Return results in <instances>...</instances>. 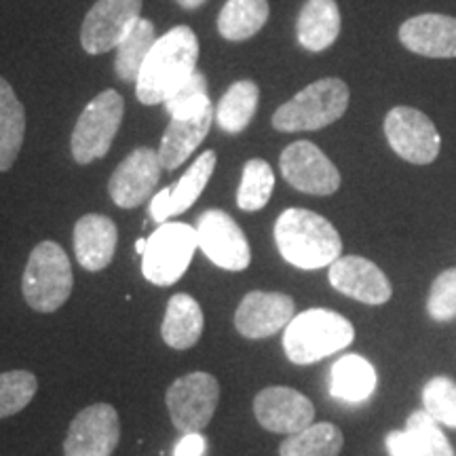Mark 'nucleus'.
I'll use <instances>...</instances> for the list:
<instances>
[{"instance_id": "obj_7", "label": "nucleus", "mask_w": 456, "mask_h": 456, "mask_svg": "<svg viewBox=\"0 0 456 456\" xmlns=\"http://www.w3.org/2000/svg\"><path fill=\"white\" fill-rule=\"evenodd\" d=\"M125 100L118 91L106 89L89 102L74 125L70 148L78 165H89L108 155L123 123Z\"/></svg>"}, {"instance_id": "obj_31", "label": "nucleus", "mask_w": 456, "mask_h": 456, "mask_svg": "<svg viewBox=\"0 0 456 456\" xmlns=\"http://www.w3.org/2000/svg\"><path fill=\"white\" fill-rule=\"evenodd\" d=\"M163 104L165 110L171 114V118H192L197 114H203L208 108H212L205 74L199 70L192 72L184 83L171 91Z\"/></svg>"}, {"instance_id": "obj_8", "label": "nucleus", "mask_w": 456, "mask_h": 456, "mask_svg": "<svg viewBox=\"0 0 456 456\" xmlns=\"http://www.w3.org/2000/svg\"><path fill=\"white\" fill-rule=\"evenodd\" d=\"M220 399V385L212 374L191 372L169 385L167 410L171 423L182 436L199 433L212 423Z\"/></svg>"}, {"instance_id": "obj_18", "label": "nucleus", "mask_w": 456, "mask_h": 456, "mask_svg": "<svg viewBox=\"0 0 456 456\" xmlns=\"http://www.w3.org/2000/svg\"><path fill=\"white\" fill-rule=\"evenodd\" d=\"M399 41L416 55L452 60L456 57V17L440 13L410 17L399 28Z\"/></svg>"}, {"instance_id": "obj_15", "label": "nucleus", "mask_w": 456, "mask_h": 456, "mask_svg": "<svg viewBox=\"0 0 456 456\" xmlns=\"http://www.w3.org/2000/svg\"><path fill=\"white\" fill-rule=\"evenodd\" d=\"M254 414L266 431L294 436L313 425L315 406L292 387H266L254 399Z\"/></svg>"}, {"instance_id": "obj_26", "label": "nucleus", "mask_w": 456, "mask_h": 456, "mask_svg": "<svg viewBox=\"0 0 456 456\" xmlns=\"http://www.w3.org/2000/svg\"><path fill=\"white\" fill-rule=\"evenodd\" d=\"M269 21V0H226L218 15V32L232 43L248 41Z\"/></svg>"}, {"instance_id": "obj_34", "label": "nucleus", "mask_w": 456, "mask_h": 456, "mask_svg": "<svg viewBox=\"0 0 456 456\" xmlns=\"http://www.w3.org/2000/svg\"><path fill=\"white\" fill-rule=\"evenodd\" d=\"M406 431L414 437L425 456H454V450L444 431L437 427V420H433L425 410H416L410 414Z\"/></svg>"}, {"instance_id": "obj_33", "label": "nucleus", "mask_w": 456, "mask_h": 456, "mask_svg": "<svg viewBox=\"0 0 456 456\" xmlns=\"http://www.w3.org/2000/svg\"><path fill=\"white\" fill-rule=\"evenodd\" d=\"M425 412L437 423L456 429V383L448 376H436L423 389Z\"/></svg>"}, {"instance_id": "obj_36", "label": "nucleus", "mask_w": 456, "mask_h": 456, "mask_svg": "<svg viewBox=\"0 0 456 456\" xmlns=\"http://www.w3.org/2000/svg\"><path fill=\"white\" fill-rule=\"evenodd\" d=\"M385 444L391 456H425L408 431H391Z\"/></svg>"}, {"instance_id": "obj_13", "label": "nucleus", "mask_w": 456, "mask_h": 456, "mask_svg": "<svg viewBox=\"0 0 456 456\" xmlns=\"http://www.w3.org/2000/svg\"><path fill=\"white\" fill-rule=\"evenodd\" d=\"M121 440V423L110 403H94L72 419L64 456H112Z\"/></svg>"}, {"instance_id": "obj_5", "label": "nucleus", "mask_w": 456, "mask_h": 456, "mask_svg": "<svg viewBox=\"0 0 456 456\" xmlns=\"http://www.w3.org/2000/svg\"><path fill=\"white\" fill-rule=\"evenodd\" d=\"M74 275L68 254L55 241H43L32 249L21 277V294L37 313H53L72 294Z\"/></svg>"}, {"instance_id": "obj_6", "label": "nucleus", "mask_w": 456, "mask_h": 456, "mask_svg": "<svg viewBox=\"0 0 456 456\" xmlns=\"http://www.w3.org/2000/svg\"><path fill=\"white\" fill-rule=\"evenodd\" d=\"M195 226L184 222H163L148 237L142 254V275L155 285H174L184 277L197 252Z\"/></svg>"}, {"instance_id": "obj_30", "label": "nucleus", "mask_w": 456, "mask_h": 456, "mask_svg": "<svg viewBox=\"0 0 456 456\" xmlns=\"http://www.w3.org/2000/svg\"><path fill=\"white\" fill-rule=\"evenodd\" d=\"M275 174L271 165L262 159H252L243 165L241 184L237 191V205L243 212H260L273 195Z\"/></svg>"}, {"instance_id": "obj_28", "label": "nucleus", "mask_w": 456, "mask_h": 456, "mask_svg": "<svg viewBox=\"0 0 456 456\" xmlns=\"http://www.w3.org/2000/svg\"><path fill=\"white\" fill-rule=\"evenodd\" d=\"M157 43V30L151 20L140 17L134 28L125 34L114 57V72L123 83H138V77L144 66L148 53Z\"/></svg>"}, {"instance_id": "obj_35", "label": "nucleus", "mask_w": 456, "mask_h": 456, "mask_svg": "<svg viewBox=\"0 0 456 456\" xmlns=\"http://www.w3.org/2000/svg\"><path fill=\"white\" fill-rule=\"evenodd\" d=\"M427 311L436 322H448L456 317V269H446L431 283Z\"/></svg>"}, {"instance_id": "obj_29", "label": "nucleus", "mask_w": 456, "mask_h": 456, "mask_svg": "<svg viewBox=\"0 0 456 456\" xmlns=\"http://www.w3.org/2000/svg\"><path fill=\"white\" fill-rule=\"evenodd\" d=\"M345 437L342 431L332 423H313L279 446V456H338Z\"/></svg>"}, {"instance_id": "obj_9", "label": "nucleus", "mask_w": 456, "mask_h": 456, "mask_svg": "<svg viewBox=\"0 0 456 456\" xmlns=\"http://www.w3.org/2000/svg\"><path fill=\"white\" fill-rule=\"evenodd\" d=\"M199 249L224 271H245L252 262L248 237L232 216L222 209H208L197 218Z\"/></svg>"}, {"instance_id": "obj_11", "label": "nucleus", "mask_w": 456, "mask_h": 456, "mask_svg": "<svg viewBox=\"0 0 456 456\" xmlns=\"http://www.w3.org/2000/svg\"><path fill=\"white\" fill-rule=\"evenodd\" d=\"M279 167L285 182L306 195L330 197L340 188L336 165L309 140H298L285 148L279 157Z\"/></svg>"}, {"instance_id": "obj_10", "label": "nucleus", "mask_w": 456, "mask_h": 456, "mask_svg": "<svg viewBox=\"0 0 456 456\" xmlns=\"http://www.w3.org/2000/svg\"><path fill=\"white\" fill-rule=\"evenodd\" d=\"M385 135L397 157L414 165H429L440 155L442 138L425 112L395 106L385 117Z\"/></svg>"}, {"instance_id": "obj_24", "label": "nucleus", "mask_w": 456, "mask_h": 456, "mask_svg": "<svg viewBox=\"0 0 456 456\" xmlns=\"http://www.w3.org/2000/svg\"><path fill=\"white\" fill-rule=\"evenodd\" d=\"M376 383H379V376H376L372 363L357 353H349L332 366L330 393L340 402L362 403L372 397Z\"/></svg>"}, {"instance_id": "obj_37", "label": "nucleus", "mask_w": 456, "mask_h": 456, "mask_svg": "<svg viewBox=\"0 0 456 456\" xmlns=\"http://www.w3.org/2000/svg\"><path fill=\"white\" fill-rule=\"evenodd\" d=\"M205 452H208V440L201 436V431L182 436L174 448V456H205Z\"/></svg>"}, {"instance_id": "obj_3", "label": "nucleus", "mask_w": 456, "mask_h": 456, "mask_svg": "<svg viewBox=\"0 0 456 456\" xmlns=\"http://www.w3.org/2000/svg\"><path fill=\"white\" fill-rule=\"evenodd\" d=\"M355 340V328L330 309H309L296 315L283 330V351L296 366H311Z\"/></svg>"}, {"instance_id": "obj_32", "label": "nucleus", "mask_w": 456, "mask_h": 456, "mask_svg": "<svg viewBox=\"0 0 456 456\" xmlns=\"http://www.w3.org/2000/svg\"><path fill=\"white\" fill-rule=\"evenodd\" d=\"M38 391L37 376L28 370H11L0 374V419L21 412Z\"/></svg>"}, {"instance_id": "obj_39", "label": "nucleus", "mask_w": 456, "mask_h": 456, "mask_svg": "<svg viewBox=\"0 0 456 456\" xmlns=\"http://www.w3.org/2000/svg\"><path fill=\"white\" fill-rule=\"evenodd\" d=\"M146 241H148V239H138V241H135V252H138L140 256L144 254V249H146Z\"/></svg>"}, {"instance_id": "obj_23", "label": "nucleus", "mask_w": 456, "mask_h": 456, "mask_svg": "<svg viewBox=\"0 0 456 456\" xmlns=\"http://www.w3.org/2000/svg\"><path fill=\"white\" fill-rule=\"evenodd\" d=\"M201 305L191 294L171 296L161 323L165 345L175 351L192 349L203 334Z\"/></svg>"}, {"instance_id": "obj_2", "label": "nucleus", "mask_w": 456, "mask_h": 456, "mask_svg": "<svg viewBox=\"0 0 456 456\" xmlns=\"http://www.w3.org/2000/svg\"><path fill=\"white\" fill-rule=\"evenodd\" d=\"M199 41L188 26H175L157 38L135 83V95L142 104L157 106L197 70Z\"/></svg>"}, {"instance_id": "obj_4", "label": "nucleus", "mask_w": 456, "mask_h": 456, "mask_svg": "<svg viewBox=\"0 0 456 456\" xmlns=\"http://www.w3.org/2000/svg\"><path fill=\"white\" fill-rule=\"evenodd\" d=\"M351 91L340 78H319L273 114V127L283 134L317 131L338 121L349 108Z\"/></svg>"}, {"instance_id": "obj_27", "label": "nucleus", "mask_w": 456, "mask_h": 456, "mask_svg": "<svg viewBox=\"0 0 456 456\" xmlns=\"http://www.w3.org/2000/svg\"><path fill=\"white\" fill-rule=\"evenodd\" d=\"M260 102V87L254 81H237L216 106V123L224 134H241L252 123Z\"/></svg>"}, {"instance_id": "obj_38", "label": "nucleus", "mask_w": 456, "mask_h": 456, "mask_svg": "<svg viewBox=\"0 0 456 456\" xmlns=\"http://www.w3.org/2000/svg\"><path fill=\"white\" fill-rule=\"evenodd\" d=\"M175 3H178L182 9L192 11V9H199V7H201V4L208 3V0H175Z\"/></svg>"}, {"instance_id": "obj_21", "label": "nucleus", "mask_w": 456, "mask_h": 456, "mask_svg": "<svg viewBox=\"0 0 456 456\" xmlns=\"http://www.w3.org/2000/svg\"><path fill=\"white\" fill-rule=\"evenodd\" d=\"M214 117L216 112L212 106L192 118H171L161 138V146H159L163 169H178L201 146L205 135L209 134V127H212Z\"/></svg>"}, {"instance_id": "obj_25", "label": "nucleus", "mask_w": 456, "mask_h": 456, "mask_svg": "<svg viewBox=\"0 0 456 456\" xmlns=\"http://www.w3.org/2000/svg\"><path fill=\"white\" fill-rule=\"evenodd\" d=\"M26 138V108L11 83L0 77V171H9Z\"/></svg>"}, {"instance_id": "obj_1", "label": "nucleus", "mask_w": 456, "mask_h": 456, "mask_svg": "<svg viewBox=\"0 0 456 456\" xmlns=\"http://www.w3.org/2000/svg\"><path fill=\"white\" fill-rule=\"evenodd\" d=\"M275 243L281 258L302 271L323 269L342 254V239L332 222L302 208H289L279 216Z\"/></svg>"}, {"instance_id": "obj_16", "label": "nucleus", "mask_w": 456, "mask_h": 456, "mask_svg": "<svg viewBox=\"0 0 456 456\" xmlns=\"http://www.w3.org/2000/svg\"><path fill=\"white\" fill-rule=\"evenodd\" d=\"M294 298L281 292H260L254 289L241 300L235 311V328L243 338H271L288 328L296 317Z\"/></svg>"}, {"instance_id": "obj_22", "label": "nucleus", "mask_w": 456, "mask_h": 456, "mask_svg": "<svg viewBox=\"0 0 456 456\" xmlns=\"http://www.w3.org/2000/svg\"><path fill=\"white\" fill-rule=\"evenodd\" d=\"M296 34L300 47L313 53L332 47L340 34V11L336 0H306L296 21Z\"/></svg>"}, {"instance_id": "obj_19", "label": "nucleus", "mask_w": 456, "mask_h": 456, "mask_svg": "<svg viewBox=\"0 0 456 456\" xmlns=\"http://www.w3.org/2000/svg\"><path fill=\"white\" fill-rule=\"evenodd\" d=\"M216 161H218V157L214 151H205L203 155H199L197 161L186 169V174L174 186L163 188L152 197L151 218L163 224L171 216L184 214L201 197L209 178L214 175Z\"/></svg>"}, {"instance_id": "obj_14", "label": "nucleus", "mask_w": 456, "mask_h": 456, "mask_svg": "<svg viewBox=\"0 0 456 456\" xmlns=\"http://www.w3.org/2000/svg\"><path fill=\"white\" fill-rule=\"evenodd\" d=\"M163 163L159 151L148 146L135 148L114 169L110 182H108V192L112 201L121 209L140 208L152 197V191L161 178Z\"/></svg>"}, {"instance_id": "obj_20", "label": "nucleus", "mask_w": 456, "mask_h": 456, "mask_svg": "<svg viewBox=\"0 0 456 456\" xmlns=\"http://www.w3.org/2000/svg\"><path fill=\"white\" fill-rule=\"evenodd\" d=\"M117 224L108 216L87 214L74 226V254L85 271H104L117 252Z\"/></svg>"}, {"instance_id": "obj_17", "label": "nucleus", "mask_w": 456, "mask_h": 456, "mask_svg": "<svg viewBox=\"0 0 456 456\" xmlns=\"http://www.w3.org/2000/svg\"><path fill=\"white\" fill-rule=\"evenodd\" d=\"M328 279L336 292L363 305H385L391 300V281L372 260L362 256H340L330 265Z\"/></svg>"}, {"instance_id": "obj_12", "label": "nucleus", "mask_w": 456, "mask_h": 456, "mask_svg": "<svg viewBox=\"0 0 456 456\" xmlns=\"http://www.w3.org/2000/svg\"><path fill=\"white\" fill-rule=\"evenodd\" d=\"M142 17V0H98L81 26V45L89 55L117 49Z\"/></svg>"}]
</instances>
